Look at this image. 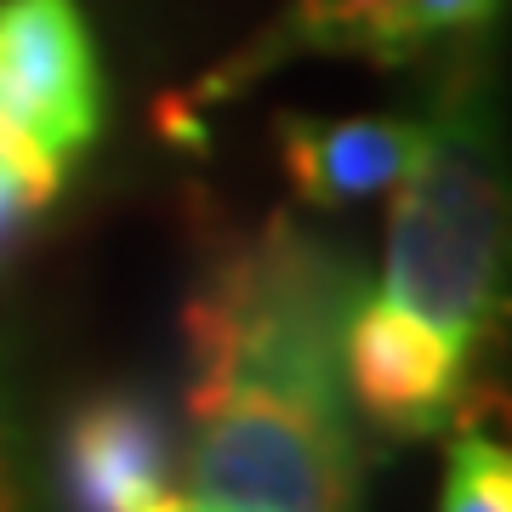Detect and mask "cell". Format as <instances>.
Masks as SVG:
<instances>
[{
	"mask_svg": "<svg viewBox=\"0 0 512 512\" xmlns=\"http://www.w3.org/2000/svg\"><path fill=\"white\" fill-rule=\"evenodd\" d=\"M467 353L393 296L359 291L342 325V393L348 410L387 439H433L461 410Z\"/></svg>",
	"mask_w": 512,
	"mask_h": 512,
	"instance_id": "5",
	"label": "cell"
},
{
	"mask_svg": "<svg viewBox=\"0 0 512 512\" xmlns=\"http://www.w3.org/2000/svg\"><path fill=\"white\" fill-rule=\"evenodd\" d=\"M501 0H291L285 18L256 40L251 52H239L211 86L234 92L251 74L274 69L285 57H365V63H404L421 46L450 35H473L495 18Z\"/></svg>",
	"mask_w": 512,
	"mask_h": 512,
	"instance_id": "6",
	"label": "cell"
},
{
	"mask_svg": "<svg viewBox=\"0 0 512 512\" xmlns=\"http://www.w3.org/2000/svg\"><path fill=\"white\" fill-rule=\"evenodd\" d=\"M421 126L427 137L416 165L393 183L382 296L421 313L473 359L501 302L507 251V188L484 92L456 80Z\"/></svg>",
	"mask_w": 512,
	"mask_h": 512,
	"instance_id": "2",
	"label": "cell"
},
{
	"mask_svg": "<svg viewBox=\"0 0 512 512\" xmlns=\"http://www.w3.org/2000/svg\"><path fill=\"white\" fill-rule=\"evenodd\" d=\"M359 274L274 217L222 245L183 308L188 501L239 512H359L342 325Z\"/></svg>",
	"mask_w": 512,
	"mask_h": 512,
	"instance_id": "1",
	"label": "cell"
},
{
	"mask_svg": "<svg viewBox=\"0 0 512 512\" xmlns=\"http://www.w3.org/2000/svg\"><path fill=\"white\" fill-rule=\"evenodd\" d=\"M0 126L63 165L97 143L103 69L80 0H0Z\"/></svg>",
	"mask_w": 512,
	"mask_h": 512,
	"instance_id": "3",
	"label": "cell"
},
{
	"mask_svg": "<svg viewBox=\"0 0 512 512\" xmlns=\"http://www.w3.org/2000/svg\"><path fill=\"white\" fill-rule=\"evenodd\" d=\"M439 512H512V461L484 433H456Z\"/></svg>",
	"mask_w": 512,
	"mask_h": 512,
	"instance_id": "9",
	"label": "cell"
},
{
	"mask_svg": "<svg viewBox=\"0 0 512 512\" xmlns=\"http://www.w3.org/2000/svg\"><path fill=\"white\" fill-rule=\"evenodd\" d=\"M421 137L427 126L399 114H279L285 177L319 211H348L370 194H387L416 165Z\"/></svg>",
	"mask_w": 512,
	"mask_h": 512,
	"instance_id": "7",
	"label": "cell"
},
{
	"mask_svg": "<svg viewBox=\"0 0 512 512\" xmlns=\"http://www.w3.org/2000/svg\"><path fill=\"white\" fill-rule=\"evenodd\" d=\"M0 512H40L29 410L18 393V370L0 359Z\"/></svg>",
	"mask_w": 512,
	"mask_h": 512,
	"instance_id": "10",
	"label": "cell"
},
{
	"mask_svg": "<svg viewBox=\"0 0 512 512\" xmlns=\"http://www.w3.org/2000/svg\"><path fill=\"white\" fill-rule=\"evenodd\" d=\"M52 484L63 512H188L177 427L148 393H86L57 427Z\"/></svg>",
	"mask_w": 512,
	"mask_h": 512,
	"instance_id": "4",
	"label": "cell"
},
{
	"mask_svg": "<svg viewBox=\"0 0 512 512\" xmlns=\"http://www.w3.org/2000/svg\"><path fill=\"white\" fill-rule=\"evenodd\" d=\"M63 171H69V165L52 160L40 143H29V137L0 126V268L23 251L35 217L57 200Z\"/></svg>",
	"mask_w": 512,
	"mask_h": 512,
	"instance_id": "8",
	"label": "cell"
}]
</instances>
